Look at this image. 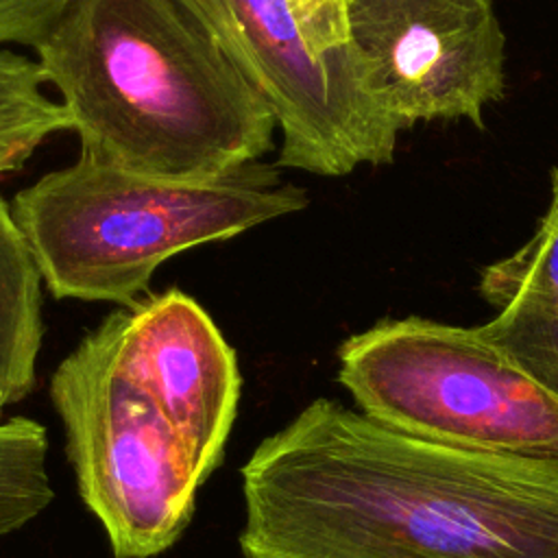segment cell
I'll return each mask as SVG.
<instances>
[{"mask_svg":"<svg viewBox=\"0 0 558 558\" xmlns=\"http://www.w3.org/2000/svg\"><path fill=\"white\" fill-rule=\"evenodd\" d=\"M244 558H558V460L486 453L314 399L240 471Z\"/></svg>","mask_w":558,"mask_h":558,"instance_id":"cell-1","label":"cell"},{"mask_svg":"<svg viewBox=\"0 0 558 558\" xmlns=\"http://www.w3.org/2000/svg\"><path fill=\"white\" fill-rule=\"evenodd\" d=\"M33 50L96 163L203 181L275 146L272 111L190 0H72Z\"/></svg>","mask_w":558,"mask_h":558,"instance_id":"cell-2","label":"cell"},{"mask_svg":"<svg viewBox=\"0 0 558 558\" xmlns=\"http://www.w3.org/2000/svg\"><path fill=\"white\" fill-rule=\"evenodd\" d=\"M305 205V190L262 161L214 179L177 181L78 157L20 190L11 214L54 299L124 307L166 259Z\"/></svg>","mask_w":558,"mask_h":558,"instance_id":"cell-3","label":"cell"},{"mask_svg":"<svg viewBox=\"0 0 558 558\" xmlns=\"http://www.w3.org/2000/svg\"><path fill=\"white\" fill-rule=\"evenodd\" d=\"M366 416L449 447L558 460V399L475 327L386 318L338 349Z\"/></svg>","mask_w":558,"mask_h":558,"instance_id":"cell-4","label":"cell"},{"mask_svg":"<svg viewBox=\"0 0 558 558\" xmlns=\"http://www.w3.org/2000/svg\"><path fill=\"white\" fill-rule=\"evenodd\" d=\"M281 131L277 166L342 177L390 163L401 126L329 0H190Z\"/></svg>","mask_w":558,"mask_h":558,"instance_id":"cell-5","label":"cell"},{"mask_svg":"<svg viewBox=\"0 0 558 558\" xmlns=\"http://www.w3.org/2000/svg\"><path fill=\"white\" fill-rule=\"evenodd\" d=\"M50 401L76 490L116 558H155L187 527L203 484L177 429L105 318L54 368Z\"/></svg>","mask_w":558,"mask_h":558,"instance_id":"cell-6","label":"cell"},{"mask_svg":"<svg viewBox=\"0 0 558 558\" xmlns=\"http://www.w3.org/2000/svg\"><path fill=\"white\" fill-rule=\"evenodd\" d=\"M353 48L401 131L466 120L506 96V35L493 0H344Z\"/></svg>","mask_w":558,"mask_h":558,"instance_id":"cell-7","label":"cell"},{"mask_svg":"<svg viewBox=\"0 0 558 558\" xmlns=\"http://www.w3.org/2000/svg\"><path fill=\"white\" fill-rule=\"evenodd\" d=\"M107 320L124 362L155 397L205 482L222 460L238 414L235 351L203 305L177 288L124 305Z\"/></svg>","mask_w":558,"mask_h":558,"instance_id":"cell-8","label":"cell"},{"mask_svg":"<svg viewBox=\"0 0 558 558\" xmlns=\"http://www.w3.org/2000/svg\"><path fill=\"white\" fill-rule=\"evenodd\" d=\"M477 290L497 310L477 333L558 399V168L534 233L488 264Z\"/></svg>","mask_w":558,"mask_h":558,"instance_id":"cell-9","label":"cell"},{"mask_svg":"<svg viewBox=\"0 0 558 558\" xmlns=\"http://www.w3.org/2000/svg\"><path fill=\"white\" fill-rule=\"evenodd\" d=\"M41 275L0 196V421L35 386L44 338Z\"/></svg>","mask_w":558,"mask_h":558,"instance_id":"cell-10","label":"cell"},{"mask_svg":"<svg viewBox=\"0 0 558 558\" xmlns=\"http://www.w3.org/2000/svg\"><path fill=\"white\" fill-rule=\"evenodd\" d=\"M44 83L35 59L0 46V177L17 170L48 135L70 129Z\"/></svg>","mask_w":558,"mask_h":558,"instance_id":"cell-11","label":"cell"},{"mask_svg":"<svg viewBox=\"0 0 558 558\" xmlns=\"http://www.w3.org/2000/svg\"><path fill=\"white\" fill-rule=\"evenodd\" d=\"M50 440L28 416L0 421V538L35 521L52 501Z\"/></svg>","mask_w":558,"mask_h":558,"instance_id":"cell-12","label":"cell"},{"mask_svg":"<svg viewBox=\"0 0 558 558\" xmlns=\"http://www.w3.org/2000/svg\"><path fill=\"white\" fill-rule=\"evenodd\" d=\"M72 0H0V46L35 44L50 31Z\"/></svg>","mask_w":558,"mask_h":558,"instance_id":"cell-13","label":"cell"},{"mask_svg":"<svg viewBox=\"0 0 558 558\" xmlns=\"http://www.w3.org/2000/svg\"><path fill=\"white\" fill-rule=\"evenodd\" d=\"M329 2H333V4H338V7L344 9V0H329Z\"/></svg>","mask_w":558,"mask_h":558,"instance_id":"cell-14","label":"cell"}]
</instances>
